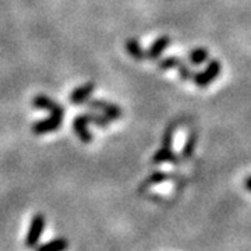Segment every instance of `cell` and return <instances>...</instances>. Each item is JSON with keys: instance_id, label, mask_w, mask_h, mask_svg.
I'll use <instances>...</instances> for the list:
<instances>
[{"instance_id": "cell-6", "label": "cell", "mask_w": 251, "mask_h": 251, "mask_svg": "<svg viewBox=\"0 0 251 251\" xmlns=\"http://www.w3.org/2000/svg\"><path fill=\"white\" fill-rule=\"evenodd\" d=\"M32 106L38 109H45L53 116L63 117V115H64V110H63L62 106L59 103H56L53 99L45 97V95H38L32 99Z\"/></svg>"}, {"instance_id": "cell-11", "label": "cell", "mask_w": 251, "mask_h": 251, "mask_svg": "<svg viewBox=\"0 0 251 251\" xmlns=\"http://www.w3.org/2000/svg\"><path fill=\"white\" fill-rule=\"evenodd\" d=\"M126 49H127L128 54L131 57H134L135 60H144L145 59V52L143 50V48L138 44L137 39H128L126 44Z\"/></svg>"}, {"instance_id": "cell-4", "label": "cell", "mask_w": 251, "mask_h": 251, "mask_svg": "<svg viewBox=\"0 0 251 251\" xmlns=\"http://www.w3.org/2000/svg\"><path fill=\"white\" fill-rule=\"evenodd\" d=\"M87 106L90 109H94L97 112H102L103 116H106L109 120H116L122 117V109L119 108L115 103H109L105 100H100V99H90L85 102Z\"/></svg>"}, {"instance_id": "cell-5", "label": "cell", "mask_w": 251, "mask_h": 251, "mask_svg": "<svg viewBox=\"0 0 251 251\" xmlns=\"http://www.w3.org/2000/svg\"><path fill=\"white\" fill-rule=\"evenodd\" d=\"M62 119L63 117L50 115V117H48V119L39 120V122L32 125V133L36 135H41L54 131V130H59L62 126Z\"/></svg>"}, {"instance_id": "cell-14", "label": "cell", "mask_w": 251, "mask_h": 251, "mask_svg": "<svg viewBox=\"0 0 251 251\" xmlns=\"http://www.w3.org/2000/svg\"><path fill=\"white\" fill-rule=\"evenodd\" d=\"M85 117H87L88 123L99 126V127H108L109 126V119L103 116L100 112H88V113H85Z\"/></svg>"}, {"instance_id": "cell-7", "label": "cell", "mask_w": 251, "mask_h": 251, "mask_svg": "<svg viewBox=\"0 0 251 251\" xmlns=\"http://www.w3.org/2000/svg\"><path fill=\"white\" fill-rule=\"evenodd\" d=\"M73 128L82 143L88 144L92 141V134L88 128V120H87L85 115H80L73 120Z\"/></svg>"}, {"instance_id": "cell-18", "label": "cell", "mask_w": 251, "mask_h": 251, "mask_svg": "<svg viewBox=\"0 0 251 251\" xmlns=\"http://www.w3.org/2000/svg\"><path fill=\"white\" fill-rule=\"evenodd\" d=\"M244 187H246V190L249 191V193H251V175L250 176H247L246 179H244Z\"/></svg>"}, {"instance_id": "cell-15", "label": "cell", "mask_w": 251, "mask_h": 251, "mask_svg": "<svg viewBox=\"0 0 251 251\" xmlns=\"http://www.w3.org/2000/svg\"><path fill=\"white\" fill-rule=\"evenodd\" d=\"M196 144H197V134L196 133H191L188 135L187 141H186V145L181 151V155L184 159H188L193 153H194V150H196Z\"/></svg>"}, {"instance_id": "cell-12", "label": "cell", "mask_w": 251, "mask_h": 251, "mask_svg": "<svg viewBox=\"0 0 251 251\" xmlns=\"http://www.w3.org/2000/svg\"><path fill=\"white\" fill-rule=\"evenodd\" d=\"M209 57V53L206 50L205 48H197L194 50H191L190 54H188V60L193 66H200L202 63H205Z\"/></svg>"}, {"instance_id": "cell-16", "label": "cell", "mask_w": 251, "mask_h": 251, "mask_svg": "<svg viewBox=\"0 0 251 251\" xmlns=\"http://www.w3.org/2000/svg\"><path fill=\"white\" fill-rule=\"evenodd\" d=\"M181 63H184L181 59L176 57V56H171V57H166L159 63V69L161 70H171V69H177Z\"/></svg>"}, {"instance_id": "cell-1", "label": "cell", "mask_w": 251, "mask_h": 251, "mask_svg": "<svg viewBox=\"0 0 251 251\" xmlns=\"http://www.w3.org/2000/svg\"><path fill=\"white\" fill-rule=\"evenodd\" d=\"M173 130H175V126L173 125L166 130V133L163 135L162 147L159 148V151H156V153L152 156V163H162V162H173V163H177L179 162L177 156L172 151Z\"/></svg>"}, {"instance_id": "cell-9", "label": "cell", "mask_w": 251, "mask_h": 251, "mask_svg": "<svg viewBox=\"0 0 251 251\" xmlns=\"http://www.w3.org/2000/svg\"><path fill=\"white\" fill-rule=\"evenodd\" d=\"M169 44H171V38H169V36L163 35L161 36V38H158L152 45H151V48L148 49V52L145 53V57H148V59H151V60L158 59L162 54V52L169 46Z\"/></svg>"}, {"instance_id": "cell-8", "label": "cell", "mask_w": 251, "mask_h": 251, "mask_svg": "<svg viewBox=\"0 0 251 251\" xmlns=\"http://www.w3.org/2000/svg\"><path fill=\"white\" fill-rule=\"evenodd\" d=\"M94 88H95L94 82H87V84L81 85L78 88H75L72 92V95H70V102H72L73 105H82V103H85L91 97V94L94 92Z\"/></svg>"}, {"instance_id": "cell-2", "label": "cell", "mask_w": 251, "mask_h": 251, "mask_svg": "<svg viewBox=\"0 0 251 251\" xmlns=\"http://www.w3.org/2000/svg\"><path fill=\"white\" fill-rule=\"evenodd\" d=\"M221 69H222V66H221V63L219 60H211V62L208 63V66L205 67V70H202V72L200 73H194V75H193V81H194V84L200 87V88H204V87H208L211 82H214L216 80V77L221 74Z\"/></svg>"}, {"instance_id": "cell-13", "label": "cell", "mask_w": 251, "mask_h": 251, "mask_svg": "<svg viewBox=\"0 0 251 251\" xmlns=\"http://www.w3.org/2000/svg\"><path fill=\"white\" fill-rule=\"evenodd\" d=\"M172 176L171 175H168V173H163V172H155L152 173L148 179H145L143 184H141V187L140 190L143 191L144 188H147L148 186H152V184H159V183H163V181H166V180L171 179Z\"/></svg>"}, {"instance_id": "cell-10", "label": "cell", "mask_w": 251, "mask_h": 251, "mask_svg": "<svg viewBox=\"0 0 251 251\" xmlns=\"http://www.w3.org/2000/svg\"><path fill=\"white\" fill-rule=\"evenodd\" d=\"M67 249H69V242L63 237H57L41 246H36L35 251H66Z\"/></svg>"}, {"instance_id": "cell-3", "label": "cell", "mask_w": 251, "mask_h": 251, "mask_svg": "<svg viewBox=\"0 0 251 251\" xmlns=\"http://www.w3.org/2000/svg\"><path fill=\"white\" fill-rule=\"evenodd\" d=\"M46 225V218L42 214H36V215L32 216L31 219V224H29V227H28L27 237H25V246L27 249H35L39 243V239L42 236V232L45 229Z\"/></svg>"}, {"instance_id": "cell-17", "label": "cell", "mask_w": 251, "mask_h": 251, "mask_svg": "<svg viewBox=\"0 0 251 251\" xmlns=\"http://www.w3.org/2000/svg\"><path fill=\"white\" fill-rule=\"evenodd\" d=\"M180 74V78L183 81H188V80H193V75H194V73L191 72V69L188 67L186 63H181L179 67L176 69Z\"/></svg>"}]
</instances>
